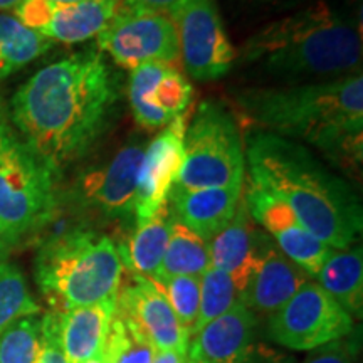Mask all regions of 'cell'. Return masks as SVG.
Returning <instances> with one entry per match:
<instances>
[{
  "instance_id": "obj_32",
  "label": "cell",
  "mask_w": 363,
  "mask_h": 363,
  "mask_svg": "<svg viewBox=\"0 0 363 363\" xmlns=\"http://www.w3.org/2000/svg\"><path fill=\"white\" fill-rule=\"evenodd\" d=\"M311 352V355L303 363H353L350 353L340 343V340Z\"/></svg>"
},
{
  "instance_id": "obj_24",
  "label": "cell",
  "mask_w": 363,
  "mask_h": 363,
  "mask_svg": "<svg viewBox=\"0 0 363 363\" xmlns=\"http://www.w3.org/2000/svg\"><path fill=\"white\" fill-rule=\"evenodd\" d=\"M49 39L26 27L17 17L0 13V81L51 49Z\"/></svg>"
},
{
  "instance_id": "obj_16",
  "label": "cell",
  "mask_w": 363,
  "mask_h": 363,
  "mask_svg": "<svg viewBox=\"0 0 363 363\" xmlns=\"http://www.w3.org/2000/svg\"><path fill=\"white\" fill-rule=\"evenodd\" d=\"M116 310L130 316L158 352L187 355L190 335L180 325L165 294L152 279L131 274L130 283L118 289Z\"/></svg>"
},
{
  "instance_id": "obj_40",
  "label": "cell",
  "mask_w": 363,
  "mask_h": 363,
  "mask_svg": "<svg viewBox=\"0 0 363 363\" xmlns=\"http://www.w3.org/2000/svg\"><path fill=\"white\" fill-rule=\"evenodd\" d=\"M189 363H211V362H203V360H189Z\"/></svg>"
},
{
  "instance_id": "obj_3",
  "label": "cell",
  "mask_w": 363,
  "mask_h": 363,
  "mask_svg": "<svg viewBox=\"0 0 363 363\" xmlns=\"http://www.w3.org/2000/svg\"><path fill=\"white\" fill-rule=\"evenodd\" d=\"M244 155L247 180L284 202L315 238L335 251L355 244L362 233L360 201L310 150L256 130L249 135Z\"/></svg>"
},
{
  "instance_id": "obj_34",
  "label": "cell",
  "mask_w": 363,
  "mask_h": 363,
  "mask_svg": "<svg viewBox=\"0 0 363 363\" xmlns=\"http://www.w3.org/2000/svg\"><path fill=\"white\" fill-rule=\"evenodd\" d=\"M175 2L177 0H125L126 6L130 7L150 9V11H160V12H167Z\"/></svg>"
},
{
  "instance_id": "obj_17",
  "label": "cell",
  "mask_w": 363,
  "mask_h": 363,
  "mask_svg": "<svg viewBox=\"0 0 363 363\" xmlns=\"http://www.w3.org/2000/svg\"><path fill=\"white\" fill-rule=\"evenodd\" d=\"M256 313L239 301L190 338L187 360L249 363L256 340Z\"/></svg>"
},
{
  "instance_id": "obj_21",
  "label": "cell",
  "mask_w": 363,
  "mask_h": 363,
  "mask_svg": "<svg viewBox=\"0 0 363 363\" xmlns=\"http://www.w3.org/2000/svg\"><path fill=\"white\" fill-rule=\"evenodd\" d=\"M115 310L116 296L59 311V337L67 363H84L101 355Z\"/></svg>"
},
{
  "instance_id": "obj_30",
  "label": "cell",
  "mask_w": 363,
  "mask_h": 363,
  "mask_svg": "<svg viewBox=\"0 0 363 363\" xmlns=\"http://www.w3.org/2000/svg\"><path fill=\"white\" fill-rule=\"evenodd\" d=\"M192 338L201 306V276H162L152 279Z\"/></svg>"
},
{
  "instance_id": "obj_26",
  "label": "cell",
  "mask_w": 363,
  "mask_h": 363,
  "mask_svg": "<svg viewBox=\"0 0 363 363\" xmlns=\"http://www.w3.org/2000/svg\"><path fill=\"white\" fill-rule=\"evenodd\" d=\"M158 350L138 325L115 310L101 358L103 363H153Z\"/></svg>"
},
{
  "instance_id": "obj_31",
  "label": "cell",
  "mask_w": 363,
  "mask_h": 363,
  "mask_svg": "<svg viewBox=\"0 0 363 363\" xmlns=\"http://www.w3.org/2000/svg\"><path fill=\"white\" fill-rule=\"evenodd\" d=\"M35 363H67L59 337V311L43 315V343Z\"/></svg>"
},
{
  "instance_id": "obj_13",
  "label": "cell",
  "mask_w": 363,
  "mask_h": 363,
  "mask_svg": "<svg viewBox=\"0 0 363 363\" xmlns=\"http://www.w3.org/2000/svg\"><path fill=\"white\" fill-rule=\"evenodd\" d=\"M194 88L177 65L150 62L131 69L128 99L135 121L145 130H158L185 115Z\"/></svg>"
},
{
  "instance_id": "obj_22",
  "label": "cell",
  "mask_w": 363,
  "mask_h": 363,
  "mask_svg": "<svg viewBox=\"0 0 363 363\" xmlns=\"http://www.w3.org/2000/svg\"><path fill=\"white\" fill-rule=\"evenodd\" d=\"M172 219L174 216L169 203H165L152 217L136 222L135 233L126 246H118L123 266H128L131 274L157 278L169 244Z\"/></svg>"
},
{
  "instance_id": "obj_38",
  "label": "cell",
  "mask_w": 363,
  "mask_h": 363,
  "mask_svg": "<svg viewBox=\"0 0 363 363\" xmlns=\"http://www.w3.org/2000/svg\"><path fill=\"white\" fill-rule=\"evenodd\" d=\"M84 363H103V358H101V355H98V357L91 358V360H88V362H84Z\"/></svg>"
},
{
  "instance_id": "obj_8",
  "label": "cell",
  "mask_w": 363,
  "mask_h": 363,
  "mask_svg": "<svg viewBox=\"0 0 363 363\" xmlns=\"http://www.w3.org/2000/svg\"><path fill=\"white\" fill-rule=\"evenodd\" d=\"M94 39L98 51L130 71L150 62L175 65L180 61L179 35L167 12L130 7L123 2V7Z\"/></svg>"
},
{
  "instance_id": "obj_14",
  "label": "cell",
  "mask_w": 363,
  "mask_h": 363,
  "mask_svg": "<svg viewBox=\"0 0 363 363\" xmlns=\"http://www.w3.org/2000/svg\"><path fill=\"white\" fill-rule=\"evenodd\" d=\"M143 152V145H126L106 165L86 172L76 184L81 206L108 219L135 217L136 180Z\"/></svg>"
},
{
  "instance_id": "obj_19",
  "label": "cell",
  "mask_w": 363,
  "mask_h": 363,
  "mask_svg": "<svg viewBox=\"0 0 363 363\" xmlns=\"http://www.w3.org/2000/svg\"><path fill=\"white\" fill-rule=\"evenodd\" d=\"M266 238L267 235L261 234L254 225L242 190V197L233 220L208 240L211 266L225 272L242 293L256 269Z\"/></svg>"
},
{
  "instance_id": "obj_6",
  "label": "cell",
  "mask_w": 363,
  "mask_h": 363,
  "mask_svg": "<svg viewBox=\"0 0 363 363\" xmlns=\"http://www.w3.org/2000/svg\"><path fill=\"white\" fill-rule=\"evenodd\" d=\"M56 177L0 113V220L19 242L56 214Z\"/></svg>"
},
{
  "instance_id": "obj_10",
  "label": "cell",
  "mask_w": 363,
  "mask_h": 363,
  "mask_svg": "<svg viewBox=\"0 0 363 363\" xmlns=\"http://www.w3.org/2000/svg\"><path fill=\"white\" fill-rule=\"evenodd\" d=\"M167 13L179 35L180 59L195 81H214L234 66L235 54L216 0H177Z\"/></svg>"
},
{
  "instance_id": "obj_25",
  "label": "cell",
  "mask_w": 363,
  "mask_h": 363,
  "mask_svg": "<svg viewBox=\"0 0 363 363\" xmlns=\"http://www.w3.org/2000/svg\"><path fill=\"white\" fill-rule=\"evenodd\" d=\"M208 267H211V251H208L207 240L190 230L189 227L180 224L174 217L169 244H167L165 256H163L157 278H162V276H202Z\"/></svg>"
},
{
  "instance_id": "obj_33",
  "label": "cell",
  "mask_w": 363,
  "mask_h": 363,
  "mask_svg": "<svg viewBox=\"0 0 363 363\" xmlns=\"http://www.w3.org/2000/svg\"><path fill=\"white\" fill-rule=\"evenodd\" d=\"M17 244H19V240H17L16 235H13L11 230L4 225V222L0 220V262L7 259V256Z\"/></svg>"
},
{
  "instance_id": "obj_27",
  "label": "cell",
  "mask_w": 363,
  "mask_h": 363,
  "mask_svg": "<svg viewBox=\"0 0 363 363\" xmlns=\"http://www.w3.org/2000/svg\"><path fill=\"white\" fill-rule=\"evenodd\" d=\"M40 315V306L30 294L26 276L11 262H0V333L24 316Z\"/></svg>"
},
{
  "instance_id": "obj_11",
  "label": "cell",
  "mask_w": 363,
  "mask_h": 363,
  "mask_svg": "<svg viewBox=\"0 0 363 363\" xmlns=\"http://www.w3.org/2000/svg\"><path fill=\"white\" fill-rule=\"evenodd\" d=\"M244 199L252 220L266 230L279 251L315 278L335 249L315 238L284 202L251 180L244 189Z\"/></svg>"
},
{
  "instance_id": "obj_20",
  "label": "cell",
  "mask_w": 363,
  "mask_h": 363,
  "mask_svg": "<svg viewBox=\"0 0 363 363\" xmlns=\"http://www.w3.org/2000/svg\"><path fill=\"white\" fill-rule=\"evenodd\" d=\"M242 190L244 185L206 189H182L174 185L169 194V207L180 224L208 242L233 220Z\"/></svg>"
},
{
  "instance_id": "obj_37",
  "label": "cell",
  "mask_w": 363,
  "mask_h": 363,
  "mask_svg": "<svg viewBox=\"0 0 363 363\" xmlns=\"http://www.w3.org/2000/svg\"><path fill=\"white\" fill-rule=\"evenodd\" d=\"M251 2H257V4H281V2H289V0H251Z\"/></svg>"
},
{
  "instance_id": "obj_1",
  "label": "cell",
  "mask_w": 363,
  "mask_h": 363,
  "mask_svg": "<svg viewBox=\"0 0 363 363\" xmlns=\"http://www.w3.org/2000/svg\"><path fill=\"white\" fill-rule=\"evenodd\" d=\"M120 96V79L101 51L74 52L21 86L11 103L12 123L57 174L96 145Z\"/></svg>"
},
{
  "instance_id": "obj_35",
  "label": "cell",
  "mask_w": 363,
  "mask_h": 363,
  "mask_svg": "<svg viewBox=\"0 0 363 363\" xmlns=\"http://www.w3.org/2000/svg\"><path fill=\"white\" fill-rule=\"evenodd\" d=\"M153 363H189L187 355L179 352H158Z\"/></svg>"
},
{
  "instance_id": "obj_29",
  "label": "cell",
  "mask_w": 363,
  "mask_h": 363,
  "mask_svg": "<svg viewBox=\"0 0 363 363\" xmlns=\"http://www.w3.org/2000/svg\"><path fill=\"white\" fill-rule=\"evenodd\" d=\"M240 301V291L234 281L214 266L201 276V306H199L197 323H195L194 335L203 328L217 316L224 315L234 305ZM192 335V337H194Z\"/></svg>"
},
{
  "instance_id": "obj_12",
  "label": "cell",
  "mask_w": 363,
  "mask_h": 363,
  "mask_svg": "<svg viewBox=\"0 0 363 363\" xmlns=\"http://www.w3.org/2000/svg\"><path fill=\"white\" fill-rule=\"evenodd\" d=\"M125 0H81L59 4L52 0H24L16 9L22 24L51 43L78 44L94 39L108 26Z\"/></svg>"
},
{
  "instance_id": "obj_4",
  "label": "cell",
  "mask_w": 363,
  "mask_h": 363,
  "mask_svg": "<svg viewBox=\"0 0 363 363\" xmlns=\"http://www.w3.org/2000/svg\"><path fill=\"white\" fill-rule=\"evenodd\" d=\"M240 59L284 78L337 79L360 69L362 35L342 12L318 0L254 33Z\"/></svg>"
},
{
  "instance_id": "obj_39",
  "label": "cell",
  "mask_w": 363,
  "mask_h": 363,
  "mask_svg": "<svg viewBox=\"0 0 363 363\" xmlns=\"http://www.w3.org/2000/svg\"><path fill=\"white\" fill-rule=\"evenodd\" d=\"M52 2H59V4H72V2H81V0H52Z\"/></svg>"
},
{
  "instance_id": "obj_23",
  "label": "cell",
  "mask_w": 363,
  "mask_h": 363,
  "mask_svg": "<svg viewBox=\"0 0 363 363\" xmlns=\"http://www.w3.org/2000/svg\"><path fill=\"white\" fill-rule=\"evenodd\" d=\"M316 283L353 320L363 311V254L360 246L333 251L315 276Z\"/></svg>"
},
{
  "instance_id": "obj_7",
  "label": "cell",
  "mask_w": 363,
  "mask_h": 363,
  "mask_svg": "<svg viewBox=\"0 0 363 363\" xmlns=\"http://www.w3.org/2000/svg\"><path fill=\"white\" fill-rule=\"evenodd\" d=\"M244 142L224 104H199L184 135V162L175 185L182 189L240 187L246 184Z\"/></svg>"
},
{
  "instance_id": "obj_28",
  "label": "cell",
  "mask_w": 363,
  "mask_h": 363,
  "mask_svg": "<svg viewBox=\"0 0 363 363\" xmlns=\"http://www.w3.org/2000/svg\"><path fill=\"white\" fill-rule=\"evenodd\" d=\"M43 343V315L24 316L0 333V363H35Z\"/></svg>"
},
{
  "instance_id": "obj_9",
  "label": "cell",
  "mask_w": 363,
  "mask_h": 363,
  "mask_svg": "<svg viewBox=\"0 0 363 363\" xmlns=\"http://www.w3.org/2000/svg\"><path fill=\"white\" fill-rule=\"evenodd\" d=\"M353 318L321 288L308 279L267 323L271 340L296 352H311L338 342L353 330Z\"/></svg>"
},
{
  "instance_id": "obj_18",
  "label": "cell",
  "mask_w": 363,
  "mask_h": 363,
  "mask_svg": "<svg viewBox=\"0 0 363 363\" xmlns=\"http://www.w3.org/2000/svg\"><path fill=\"white\" fill-rule=\"evenodd\" d=\"M310 276L289 259L267 235L251 279L240 293V301L252 313L272 315L286 305Z\"/></svg>"
},
{
  "instance_id": "obj_15",
  "label": "cell",
  "mask_w": 363,
  "mask_h": 363,
  "mask_svg": "<svg viewBox=\"0 0 363 363\" xmlns=\"http://www.w3.org/2000/svg\"><path fill=\"white\" fill-rule=\"evenodd\" d=\"M185 128L187 115H182L163 126L162 133L145 148L136 180V222L148 219L169 203V194L184 162Z\"/></svg>"
},
{
  "instance_id": "obj_36",
  "label": "cell",
  "mask_w": 363,
  "mask_h": 363,
  "mask_svg": "<svg viewBox=\"0 0 363 363\" xmlns=\"http://www.w3.org/2000/svg\"><path fill=\"white\" fill-rule=\"evenodd\" d=\"M22 2H24V0H0V12L16 11Z\"/></svg>"
},
{
  "instance_id": "obj_2",
  "label": "cell",
  "mask_w": 363,
  "mask_h": 363,
  "mask_svg": "<svg viewBox=\"0 0 363 363\" xmlns=\"http://www.w3.org/2000/svg\"><path fill=\"white\" fill-rule=\"evenodd\" d=\"M254 128L301 140L350 174L363 160V78L360 72L283 88H251L235 96Z\"/></svg>"
},
{
  "instance_id": "obj_5",
  "label": "cell",
  "mask_w": 363,
  "mask_h": 363,
  "mask_svg": "<svg viewBox=\"0 0 363 363\" xmlns=\"http://www.w3.org/2000/svg\"><path fill=\"white\" fill-rule=\"evenodd\" d=\"M34 266L40 293L54 311L115 298L125 269L115 240L91 229L66 230L48 239Z\"/></svg>"
}]
</instances>
